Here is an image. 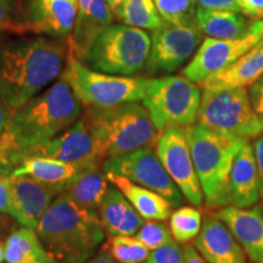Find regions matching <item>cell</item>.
Here are the masks:
<instances>
[{
    "instance_id": "obj_9",
    "label": "cell",
    "mask_w": 263,
    "mask_h": 263,
    "mask_svg": "<svg viewBox=\"0 0 263 263\" xmlns=\"http://www.w3.org/2000/svg\"><path fill=\"white\" fill-rule=\"evenodd\" d=\"M200 87L184 76H162L147 81L143 104L157 129L196 123L201 104Z\"/></svg>"
},
{
    "instance_id": "obj_47",
    "label": "cell",
    "mask_w": 263,
    "mask_h": 263,
    "mask_svg": "<svg viewBox=\"0 0 263 263\" xmlns=\"http://www.w3.org/2000/svg\"><path fill=\"white\" fill-rule=\"evenodd\" d=\"M37 2H39V0H29V5L35 4V3H37Z\"/></svg>"
},
{
    "instance_id": "obj_14",
    "label": "cell",
    "mask_w": 263,
    "mask_h": 263,
    "mask_svg": "<svg viewBox=\"0 0 263 263\" xmlns=\"http://www.w3.org/2000/svg\"><path fill=\"white\" fill-rule=\"evenodd\" d=\"M31 156H43L70 163H91L104 161L99 156L89 128L82 117L67 130L52 139L18 151L11 156L10 164L16 168L22 160Z\"/></svg>"
},
{
    "instance_id": "obj_39",
    "label": "cell",
    "mask_w": 263,
    "mask_h": 263,
    "mask_svg": "<svg viewBox=\"0 0 263 263\" xmlns=\"http://www.w3.org/2000/svg\"><path fill=\"white\" fill-rule=\"evenodd\" d=\"M15 0H0V33L10 28Z\"/></svg>"
},
{
    "instance_id": "obj_1",
    "label": "cell",
    "mask_w": 263,
    "mask_h": 263,
    "mask_svg": "<svg viewBox=\"0 0 263 263\" xmlns=\"http://www.w3.org/2000/svg\"><path fill=\"white\" fill-rule=\"evenodd\" d=\"M68 51L67 42L43 37L0 49V98L10 112L20 110L61 77Z\"/></svg>"
},
{
    "instance_id": "obj_2",
    "label": "cell",
    "mask_w": 263,
    "mask_h": 263,
    "mask_svg": "<svg viewBox=\"0 0 263 263\" xmlns=\"http://www.w3.org/2000/svg\"><path fill=\"white\" fill-rule=\"evenodd\" d=\"M82 106L70 83L61 76L50 87L11 114L8 128L0 136L3 159L10 164L11 156L18 151L67 130L81 118Z\"/></svg>"
},
{
    "instance_id": "obj_26",
    "label": "cell",
    "mask_w": 263,
    "mask_h": 263,
    "mask_svg": "<svg viewBox=\"0 0 263 263\" xmlns=\"http://www.w3.org/2000/svg\"><path fill=\"white\" fill-rule=\"evenodd\" d=\"M195 21L202 34L215 39H236L251 29L256 20L242 12L196 6Z\"/></svg>"
},
{
    "instance_id": "obj_6",
    "label": "cell",
    "mask_w": 263,
    "mask_h": 263,
    "mask_svg": "<svg viewBox=\"0 0 263 263\" xmlns=\"http://www.w3.org/2000/svg\"><path fill=\"white\" fill-rule=\"evenodd\" d=\"M151 37L128 25H110L85 52L82 61L91 70L117 76H134L145 67Z\"/></svg>"
},
{
    "instance_id": "obj_5",
    "label": "cell",
    "mask_w": 263,
    "mask_h": 263,
    "mask_svg": "<svg viewBox=\"0 0 263 263\" xmlns=\"http://www.w3.org/2000/svg\"><path fill=\"white\" fill-rule=\"evenodd\" d=\"M185 132L206 205L213 209L228 206L230 170L236 154L249 140L197 123L185 127Z\"/></svg>"
},
{
    "instance_id": "obj_4",
    "label": "cell",
    "mask_w": 263,
    "mask_h": 263,
    "mask_svg": "<svg viewBox=\"0 0 263 263\" xmlns=\"http://www.w3.org/2000/svg\"><path fill=\"white\" fill-rule=\"evenodd\" d=\"M103 160L155 145L161 132L139 101L108 107H87L82 115Z\"/></svg>"
},
{
    "instance_id": "obj_48",
    "label": "cell",
    "mask_w": 263,
    "mask_h": 263,
    "mask_svg": "<svg viewBox=\"0 0 263 263\" xmlns=\"http://www.w3.org/2000/svg\"><path fill=\"white\" fill-rule=\"evenodd\" d=\"M0 160H2V161H3V162H4V163H6V162H5V161H4V159H3L2 154H0ZM6 164H8V163H6ZM9 166H10V164H9Z\"/></svg>"
},
{
    "instance_id": "obj_38",
    "label": "cell",
    "mask_w": 263,
    "mask_h": 263,
    "mask_svg": "<svg viewBox=\"0 0 263 263\" xmlns=\"http://www.w3.org/2000/svg\"><path fill=\"white\" fill-rule=\"evenodd\" d=\"M17 224L20 223L16 221L9 213L0 211V240H6L8 236L17 229Z\"/></svg>"
},
{
    "instance_id": "obj_20",
    "label": "cell",
    "mask_w": 263,
    "mask_h": 263,
    "mask_svg": "<svg viewBox=\"0 0 263 263\" xmlns=\"http://www.w3.org/2000/svg\"><path fill=\"white\" fill-rule=\"evenodd\" d=\"M112 25V11L106 0H78L74 27L67 38L68 49L82 61L99 34Z\"/></svg>"
},
{
    "instance_id": "obj_46",
    "label": "cell",
    "mask_w": 263,
    "mask_h": 263,
    "mask_svg": "<svg viewBox=\"0 0 263 263\" xmlns=\"http://www.w3.org/2000/svg\"><path fill=\"white\" fill-rule=\"evenodd\" d=\"M256 209H257L258 211H259V213H261V215L263 216V199H262L261 202L257 203V206H256Z\"/></svg>"
},
{
    "instance_id": "obj_28",
    "label": "cell",
    "mask_w": 263,
    "mask_h": 263,
    "mask_svg": "<svg viewBox=\"0 0 263 263\" xmlns=\"http://www.w3.org/2000/svg\"><path fill=\"white\" fill-rule=\"evenodd\" d=\"M116 16L124 25L140 29L155 31L163 24L154 0H127L117 10Z\"/></svg>"
},
{
    "instance_id": "obj_21",
    "label": "cell",
    "mask_w": 263,
    "mask_h": 263,
    "mask_svg": "<svg viewBox=\"0 0 263 263\" xmlns=\"http://www.w3.org/2000/svg\"><path fill=\"white\" fill-rule=\"evenodd\" d=\"M263 76V38L228 67L216 72L200 84L202 89L248 88Z\"/></svg>"
},
{
    "instance_id": "obj_42",
    "label": "cell",
    "mask_w": 263,
    "mask_h": 263,
    "mask_svg": "<svg viewBox=\"0 0 263 263\" xmlns=\"http://www.w3.org/2000/svg\"><path fill=\"white\" fill-rule=\"evenodd\" d=\"M10 117H11V112L9 111L8 106H6L3 99L0 98V136L6 130L9 126Z\"/></svg>"
},
{
    "instance_id": "obj_43",
    "label": "cell",
    "mask_w": 263,
    "mask_h": 263,
    "mask_svg": "<svg viewBox=\"0 0 263 263\" xmlns=\"http://www.w3.org/2000/svg\"><path fill=\"white\" fill-rule=\"evenodd\" d=\"M85 263H116V261L111 257L107 252H105L101 250L98 255H95L91 257L89 261H87Z\"/></svg>"
},
{
    "instance_id": "obj_29",
    "label": "cell",
    "mask_w": 263,
    "mask_h": 263,
    "mask_svg": "<svg viewBox=\"0 0 263 263\" xmlns=\"http://www.w3.org/2000/svg\"><path fill=\"white\" fill-rule=\"evenodd\" d=\"M101 250L118 263H143L150 256V250L132 235H114L106 240Z\"/></svg>"
},
{
    "instance_id": "obj_8",
    "label": "cell",
    "mask_w": 263,
    "mask_h": 263,
    "mask_svg": "<svg viewBox=\"0 0 263 263\" xmlns=\"http://www.w3.org/2000/svg\"><path fill=\"white\" fill-rule=\"evenodd\" d=\"M196 123L245 140L263 134V123L246 88L203 89Z\"/></svg>"
},
{
    "instance_id": "obj_19",
    "label": "cell",
    "mask_w": 263,
    "mask_h": 263,
    "mask_svg": "<svg viewBox=\"0 0 263 263\" xmlns=\"http://www.w3.org/2000/svg\"><path fill=\"white\" fill-rule=\"evenodd\" d=\"M238 240L252 263H263V216L256 207L224 206L213 213Z\"/></svg>"
},
{
    "instance_id": "obj_22",
    "label": "cell",
    "mask_w": 263,
    "mask_h": 263,
    "mask_svg": "<svg viewBox=\"0 0 263 263\" xmlns=\"http://www.w3.org/2000/svg\"><path fill=\"white\" fill-rule=\"evenodd\" d=\"M98 215L108 236L137 234L145 221L115 185L110 186L105 195L98 209Z\"/></svg>"
},
{
    "instance_id": "obj_35",
    "label": "cell",
    "mask_w": 263,
    "mask_h": 263,
    "mask_svg": "<svg viewBox=\"0 0 263 263\" xmlns=\"http://www.w3.org/2000/svg\"><path fill=\"white\" fill-rule=\"evenodd\" d=\"M196 5L211 10H227V11L242 12L239 0H196Z\"/></svg>"
},
{
    "instance_id": "obj_17",
    "label": "cell",
    "mask_w": 263,
    "mask_h": 263,
    "mask_svg": "<svg viewBox=\"0 0 263 263\" xmlns=\"http://www.w3.org/2000/svg\"><path fill=\"white\" fill-rule=\"evenodd\" d=\"M261 182L252 143L246 141L236 154L229 174L228 206L250 209L258 203Z\"/></svg>"
},
{
    "instance_id": "obj_32",
    "label": "cell",
    "mask_w": 263,
    "mask_h": 263,
    "mask_svg": "<svg viewBox=\"0 0 263 263\" xmlns=\"http://www.w3.org/2000/svg\"><path fill=\"white\" fill-rule=\"evenodd\" d=\"M136 238L150 251L172 241V233L163 221H146L138 230Z\"/></svg>"
},
{
    "instance_id": "obj_44",
    "label": "cell",
    "mask_w": 263,
    "mask_h": 263,
    "mask_svg": "<svg viewBox=\"0 0 263 263\" xmlns=\"http://www.w3.org/2000/svg\"><path fill=\"white\" fill-rule=\"evenodd\" d=\"M106 2H107L108 6H110L111 11H112L114 14H116L117 10L123 5L127 0H106Z\"/></svg>"
},
{
    "instance_id": "obj_7",
    "label": "cell",
    "mask_w": 263,
    "mask_h": 263,
    "mask_svg": "<svg viewBox=\"0 0 263 263\" xmlns=\"http://www.w3.org/2000/svg\"><path fill=\"white\" fill-rule=\"evenodd\" d=\"M62 76L85 107H108L132 101H141L147 81L141 77H128L99 72L82 64L71 50Z\"/></svg>"
},
{
    "instance_id": "obj_34",
    "label": "cell",
    "mask_w": 263,
    "mask_h": 263,
    "mask_svg": "<svg viewBox=\"0 0 263 263\" xmlns=\"http://www.w3.org/2000/svg\"><path fill=\"white\" fill-rule=\"evenodd\" d=\"M12 171L14 168L11 166L0 161V211L14 217V207H12L11 194L9 189V176Z\"/></svg>"
},
{
    "instance_id": "obj_3",
    "label": "cell",
    "mask_w": 263,
    "mask_h": 263,
    "mask_svg": "<svg viewBox=\"0 0 263 263\" xmlns=\"http://www.w3.org/2000/svg\"><path fill=\"white\" fill-rule=\"evenodd\" d=\"M35 232L60 263L89 261L105 239L98 211L77 205L62 193L39 219Z\"/></svg>"
},
{
    "instance_id": "obj_40",
    "label": "cell",
    "mask_w": 263,
    "mask_h": 263,
    "mask_svg": "<svg viewBox=\"0 0 263 263\" xmlns=\"http://www.w3.org/2000/svg\"><path fill=\"white\" fill-rule=\"evenodd\" d=\"M252 146H254L256 163H257V170L259 174V182H261V197L263 199V134L255 138Z\"/></svg>"
},
{
    "instance_id": "obj_31",
    "label": "cell",
    "mask_w": 263,
    "mask_h": 263,
    "mask_svg": "<svg viewBox=\"0 0 263 263\" xmlns=\"http://www.w3.org/2000/svg\"><path fill=\"white\" fill-rule=\"evenodd\" d=\"M163 21L173 25H196V0H154Z\"/></svg>"
},
{
    "instance_id": "obj_37",
    "label": "cell",
    "mask_w": 263,
    "mask_h": 263,
    "mask_svg": "<svg viewBox=\"0 0 263 263\" xmlns=\"http://www.w3.org/2000/svg\"><path fill=\"white\" fill-rule=\"evenodd\" d=\"M242 12L249 17L263 21V0H239Z\"/></svg>"
},
{
    "instance_id": "obj_16",
    "label": "cell",
    "mask_w": 263,
    "mask_h": 263,
    "mask_svg": "<svg viewBox=\"0 0 263 263\" xmlns=\"http://www.w3.org/2000/svg\"><path fill=\"white\" fill-rule=\"evenodd\" d=\"M78 12V0H39L31 5L29 22L20 32L45 34L51 38L70 37Z\"/></svg>"
},
{
    "instance_id": "obj_36",
    "label": "cell",
    "mask_w": 263,
    "mask_h": 263,
    "mask_svg": "<svg viewBox=\"0 0 263 263\" xmlns=\"http://www.w3.org/2000/svg\"><path fill=\"white\" fill-rule=\"evenodd\" d=\"M249 95L255 112L263 123V76L249 87Z\"/></svg>"
},
{
    "instance_id": "obj_12",
    "label": "cell",
    "mask_w": 263,
    "mask_h": 263,
    "mask_svg": "<svg viewBox=\"0 0 263 263\" xmlns=\"http://www.w3.org/2000/svg\"><path fill=\"white\" fill-rule=\"evenodd\" d=\"M155 149L160 161L182 192L184 199L193 206H201L205 200L194 166L185 128L168 127L163 129L157 138Z\"/></svg>"
},
{
    "instance_id": "obj_41",
    "label": "cell",
    "mask_w": 263,
    "mask_h": 263,
    "mask_svg": "<svg viewBox=\"0 0 263 263\" xmlns=\"http://www.w3.org/2000/svg\"><path fill=\"white\" fill-rule=\"evenodd\" d=\"M184 257H185V263H209L200 255L194 245H186L184 248Z\"/></svg>"
},
{
    "instance_id": "obj_27",
    "label": "cell",
    "mask_w": 263,
    "mask_h": 263,
    "mask_svg": "<svg viewBox=\"0 0 263 263\" xmlns=\"http://www.w3.org/2000/svg\"><path fill=\"white\" fill-rule=\"evenodd\" d=\"M4 256L8 263H60L44 248L35 229L24 226L5 240Z\"/></svg>"
},
{
    "instance_id": "obj_24",
    "label": "cell",
    "mask_w": 263,
    "mask_h": 263,
    "mask_svg": "<svg viewBox=\"0 0 263 263\" xmlns=\"http://www.w3.org/2000/svg\"><path fill=\"white\" fill-rule=\"evenodd\" d=\"M104 161L89 163L81 171L62 192L72 201L84 209L98 211L110 189Z\"/></svg>"
},
{
    "instance_id": "obj_18",
    "label": "cell",
    "mask_w": 263,
    "mask_h": 263,
    "mask_svg": "<svg viewBox=\"0 0 263 263\" xmlns=\"http://www.w3.org/2000/svg\"><path fill=\"white\" fill-rule=\"evenodd\" d=\"M194 246L209 263H246L248 257L228 227L215 215L203 219Z\"/></svg>"
},
{
    "instance_id": "obj_15",
    "label": "cell",
    "mask_w": 263,
    "mask_h": 263,
    "mask_svg": "<svg viewBox=\"0 0 263 263\" xmlns=\"http://www.w3.org/2000/svg\"><path fill=\"white\" fill-rule=\"evenodd\" d=\"M14 217L20 224L35 229L39 219L54 201L59 192L28 176H9Z\"/></svg>"
},
{
    "instance_id": "obj_33",
    "label": "cell",
    "mask_w": 263,
    "mask_h": 263,
    "mask_svg": "<svg viewBox=\"0 0 263 263\" xmlns=\"http://www.w3.org/2000/svg\"><path fill=\"white\" fill-rule=\"evenodd\" d=\"M146 263H185L184 249L172 240L168 244L151 251Z\"/></svg>"
},
{
    "instance_id": "obj_10",
    "label": "cell",
    "mask_w": 263,
    "mask_h": 263,
    "mask_svg": "<svg viewBox=\"0 0 263 263\" xmlns=\"http://www.w3.org/2000/svg\"><path fill=\"white\" fill-rule=\"evenodd\" d=\"M103 164L106 172L126 177L132 182L160 194L166 197L173 207L183 206V194L160 161L155 145L108 157L104 160Z\"/></svg>"
},
{
    "instance_id": "obj_30",
    "label": "cell",
    "mask_w": 263,
    "mask_h": 263,
    "mask_svg": "<svg viewBox=\"0 0 263 263\" xmlns=\"http://www.w3.org/2000/svg\"><path fill=\"white\" fill-rule=\"evenodd\" d=\"M202 213L196 207L180 206L170 216V230L178 244H188L199 235Z\"/></svg>"
},
{
    "instance_id": "obj_23",
    "label": "cell",
    "mask_w": 263,
    "mask_h": 263,
    "mask_svg": "<svg viewBox=\"0 0 263 263\" xmlns=\"http://www.w3.org/2000/svg\"><path fill=\"white\" fill-rule=\"evenodd\" d=\"M88 164L89 163H70L50 157L31 156L22 160L11 174L32 177L33 179L49 185L61 194L72 179Z\"/></svg>"
},
{
    "instance_id": "obj_49",
    "label": "cell",
    "mask_w": 263,
    "mask_h": 263,
    "mask_svg": "<svg viewBox=\"0 0 263 263\" xmlns=\"http://www.w3.org/2000/svg\"><path fill=\"white\" fill-rule=\"evenodd\" d=\"M0 161H2V160H0ZM2 162H3V161H2Z\"/></svg>"
},
{
    "instance_id": "obj_11",
    "label": "cell",
    "mask_w": 263,
    "mask_h": 263,
    "mask_svg": "<svg viewBox=\"0 0 263 263\" xmlns=\"http://www.w3.org/2000/svg\"><path fill=\"white\" fill-rule=\"evenodd\" d=\"M202 43L196 25H173L163 21L154 31L145 70L153 76H168L178 71L194 57Z\"/></svg>"
},
{
    "instance_id": "obj_45",
    "label": "cell",
    "mask_w": 263,
    "mask_h": 263,
    "mask_svg": "<svg viewBox=\"0 0 263 263\" xmlns=\"http://www.w3.org/2000/svg\"><path fill=\"white\" fill-rule=\"evenodd\" d=\"M3 259H5L4 256V244L0 241V263H3Z\"/></svg>"
},
{
    "instance_id": "obj_25",
    "label": "cell",
    "mask_w": 263,
    "mask_h": 263,
    "mask_svg": "<svg viewBox=\"0 0 263 263\" xmlns=\"http://www.w3.org/2000/svg\"><path fill=\"white\" fill-rule=\"evenodd\" d=\"M107 179L122 192L128 201L145 221H166L172 213L173 205L166 197L132 182L126 177L106 172Z\"/></svg>"
},
{
    "instance_id": "obj_13",
    "label": "cell",
    "mask_w": 263,
    "mask_h": 263,
    "mask_svg": "<svg viewBox=\"0 0 263 263\" xmlns=\"http://www.w3.org/2000/svg\"><path fill=\"white\" fill-rule=\"evenodd\" d=\"M262 38V20H256L251 29L240 38L215 39L207 37L203 39L189 64L184 67L183 76L194 83H201L211 74L232 65Z\"/></svg>"
}]
</instances>
